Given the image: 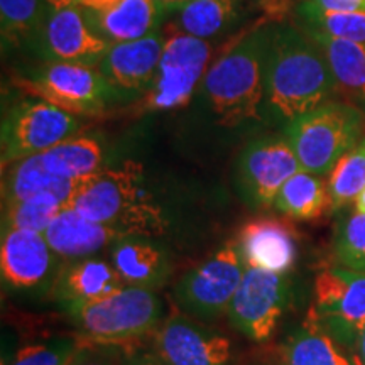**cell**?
Segmentation results:
<instances>
[{"label": "cell", "mask_w": 365, "mask_h": 365, "mask_svg": "<svg viewBox=\"0 0 365 365\" xmlns=\"http://www.w3.org/2000/svg\"><path fill=\"white\" fill-rule=\"evenodd\" d=\"M336 83L318 44L301 27L269 26L262 118L284 127L330 102Z\"/></svg>", "instance_id": "cell-1"}, {"label": "cell", "mask_w": 365, "mask_h": 365, "mask_svg": "<svg viewBox=\"0 0 365 365\" xmlns=\"http://www.w3.org/2000/svg\"><path fill=\"white\" fill-rule=\"evenodd\" d=\"M143 166L125 161L81 178L70 207L81 217L124 235H158L168 227L161 208L144 190Z\"/></svg>", "instance_id": "cell-2"}, {"label": "cell", "mask_w": 365, "mask_h": 365, "mask_svg": "<svg viewBox=\"0 0 365 365\" xmlns=\"http://www.w3.org/2000/svg\"><path fill=\"white\" fill-rule=\"evenodd\" d=\"M269 26L245 34L213 63L202 81L208 108L222 125L264 120V68Z\"/></svg>", "instance_id": "cell-3"}, {"label": "cell", "mask_w": 365, "mask_h": 365, "mask_svg": "<svg viewBox=\"0 0 365 365\" xmlns=\"http://www.w3.org/2000/svg\"><path fill=\"white\" fill-rule=\"evenodd\" d=\"M365 112L349 102L319 105L284 127V139L301 164V170L325 176L360 143Z\"/></svg>", "instance_id": "cell-4"}, {"label": "cell", "mask_w": 365, "mask_h": 365, "mask_svg": "<svg viewBox=\"0 0 365 365\" xmlns=\"http://www.w3.org/2000/svg\"><path fill=\"white\" fill-rule=\"evenodd\" d=\"M65 309L90 341L117 345L153 331L163 303L153 289L124 286L102 299L66 304Z\"/></svg>", "instance_id": "cell-5"}, {"label": "cell", "mask_w": 365, "mask_h": 365, "mask_svg": "<svg viewBox=\"0 0 365 365\" xmlns=\"http://www.w3.org/2000/svg\"><path fill=\"white\" fill-rule=\"evenodd\" d=\"M307 318L355 354L365 330V272L344 266L319 271Z\"/></svg>", "instance_id": "cell-6"}, {"label": "cell", "mask_w": 365, "mask_h": 365, "mask_svg": "<svg viewBox=\"0 0 365 365\" xmlns=\"http://www.w3.org/2000/svg\"><path fill=\"white\" fill-rule=\"evenodd\" d=\"M16 85L27 97L41 98L75 115H98L115 100L97 68L81 63L44 61L31 75L16 80Z\"/></svg>", "instance_id": "cell-7"}, {"label": "cell", "mask_w": 365, "mask_h": 365, "mask_svg": "<svg viewBox=\"0 0 365 365\" xmlns=\"http://www.w3.org/2000/svg\"><path fill=\"white\" fill-rule=\"evenodd\" d=\"M80 127L75 113L36 97L19 100L2 120V168L65 143Z\"/></svg>", "instance_id": "cell-8"}, {"label": "cell", "mask_w": 365, "mask_h": 365, "mask_svg": "<svg viewBox=\"0 0 365 365\" xmlns=\"http://www.w3.org/2000/svg\"><path fill=\"white\" fill-rule=\"evenodd\" d=\"M210 56L212 44L208 41L185 33L166 38L156 80L143 97L140 110H175L188 103L207 75Z\"/></svg>", "instance_id": "cell-9"}, {"label": "cell", "mask_w": 365, "mask_h": 365, "mask_svg": "<svg viewBox=\"0 0 365 365\" xmlns=\"http://www.w3.org/2000/svg\"><path fill=\"white\" fill-rule=\"evenodd\" d=\"M245 272L237 244H227L212 257L190 269L175 287L181 308L203 319L218 318L228 312Z\"/></svg>", "instance_id": "cell-10"}, {"label": "cell", "mask_w": 365, "mask_h": 365, "mask_svg": "<svg viewBox=\"0 0 365 365\" xmlns=\"http://www.w3.org/2000/svg\"><path fill=\"white\" fill-rule=\"evenodd\" d=\"M289 298L282 274L245 267L239 289L228 307V318L240 333L257 344L269 340L281 322Z\"/></svg>", "instance_id": "cell-11"}, {"label": "cell", "mask_w": 365, "mask_h": 365, "mask_svg": "<svg viewBox=\"0 0 365 365\" xmlns=\"http://www.w3.org/2000/svg\"><path fill=\"white\" fill-rule=\"evenodd\" d=\"M301 171L284 137H262L249 143L237 159V186L250 207L269 208L282 185Z\"/></svg>", "instance_id": "cell-12"}, {"label": "cell", "mask_w": 365, "mask_h": 365, "mask_svg": "<svg viewBox=\"0 0 365 365\" xmlns=\"http://www.w3.org/2000/svg\"><path fill=\"white\" fill-rule=\"evenodd\" d=\"M112 43L91 26L83 7L49 9L34 43V53L43 61L81 63L97 66Z\"/></svg>", "instance_id": "cell-13"}, {"label": "cell", "mask_w": 365, "mask_h": 365, "mask_svg": "<svg viewBox=\"0 0 365 365\" xmlns=\"http://www.w3.org/2000/svg\"><path fill=\"white\" fill-rule=\"evenodd\" d=\"M166 38L161 31L145 38L112 43L97 70L110 86L113 97H144L156 80Z\"/></svg>", "instance_id": "cell-14"}, {"label": "cell", "mask_w": 365, "mask_h": 365, "mask_svg": "<svg viewBox=\"0 0 365 365\" xmlns=\"http://www.w3.org/2000/svg\"><path fill=\"white\" fill-rule=\"evenodd\" d=\"M58 255L44 234L4 228L0 245V271L4 284L17 291L39 289L56 281Z\"/></svg>", "instance_id": "cell-15"}, {"label": "cell", "mask_w": 365, "mask_h": 365, "mask_svg": "<svg viewBox=\"0 0 365 365\" xmlns=\"http://www.w3.org/2000/svg\"><path fill=\"white\" fill-rule=\"evenodd\" d=\"M158 357L166 365H228L230 341L220 333L173 317L154 335Z\"/></svg>", "instance_id": "cell-16"}, {"label": "cell", "mask_w": 365, "mask_h": 365, "mask_svg": "<svg viewBox=\"0 0 365 365\" xmlns=\"http://www.w3.org/2000/svg\"><path fill=\"white\" fill-rule=\"evenodd\" d=\"M237 247L245 267L287 274L298 261L294 228L277 218H257L242 227Z\"/></svg>", "instance_id": "cell-17"}, {"label": "cell", "mask_w": 365, "mask_h": 365, "mask_svg": "<svg viewBox=\"0 0 365 365\" xmlns=\"http://www.w3.org/2000/svg\"><path fill=\"white\" fill-rule=\"evenodd\" d=\"M44 237L59 259L73 262L93 257L125 235L115 228L81 217L73 208H63L44 232Z\"/></svg>", "instance_id": "cell-18"}, {"label": "cell", "mask_w": 365, "mask_h": 365, "mask_svg": "<svg viewBox=\"0 0 365 365\" xmlns=\"http://www.w3.org/2000/svg\"><path fill=\"white\" fill-rule=\"evenodd\" d=\"M2 202L4 205L38 196H53L63 207H70L81 180H66L44 170L39 154L21 159L2 168Z\"/></svg>", "instance_id": "cell-19"}, {"label": "cell", "mask_w": 365, "mask_h": 365, "mask_svg": "<svg viewBox=\"0 0 365 365\" xmlns=\"http://www.w3.org/2000/svg\"><path fill=\"white\" fill-rule=\"evenodd\" d=\"M110 264L125 286L156 289L171 267L168 255L144 235H125L110 247Z\"/></svg>", "instance_id": "cell-20"}, {"label": "cell", "mask_w": 365, "mask_h": 365, "mask_svg": "<svg viewBox=\"0 0 365 365\" xmlns=\"http://www.w3.org/2000/svg\"><path fill=\"white\" fill-rule=\"evenodd\" d=\"M301 29L322 49L336 83V90L344 91L349 103L365 112V44L333 38L322 31Z\"/></svg>", "instance_id": "cell-21"}, {"label": "cell", "mask_w": 365, "mask_h": 365, "mask_svg": "<svg viewBox=\"0 0 365 365\" xmlns=\"http://www.w3.org/2000/svg\"><path fill=\"white\" fill-rule=\"evenodd\" d=\"M53 286L56 298L66 307L102 299L125 284L110 262L88 257L73 261L61 269Z\"/></svg>", "instance_id": "cell-22"}, {"label": "cell", "mask_w": 365, "mask_h": 365, "mask_svg": "<svg viewBox=\"0 0 365 365\" xmlns=\"http://www.w3.org/2000/svg\"><path fill=\"white\" fill-rule=\"evenodd\" d=\"M281 360L282 365H360L357 355L308 318L289 333L282 345Z\"/></svg>", "instance_id": "cell-23"}, {"label": "cell", "mask_w": 365, "mask_h": 365, "mask_svg": "<svg viewBox=\"0 0 365 365\" xmlns=\"http://www.w3.org/2000/svg\"><path fill=\"white\" fill-rule=\"evenodd\" d=\"M272 207L291 220L309 222L330 208V196L322 176L301 170L282 185Z\"/></svg>", "instance_id": "cell-24"}, {"label": "cell", "mask_w": 365, "mask_h": 365, "mask_svg": "<svg viewBox=\"0 0 365 365\" xmlns=\"http://www.w3.org/2000/svg\"><path fill=\"white\" fill-rule=\"evenodd\" d=\"M44 170L66 180H81L100 170L103 150L93 137H71L41 153Z\"/></svg>", "instance_id": "cell-25"}, {"label": "cell", "mask_w": 365, "mask_h": 365, "mask_svg": "<svg viewBox=\"0 0 365 365\" xmlns=\"http://www.w3.org/2000/svg\"><path fill=\"white\" fill-rule=\"evenodd\" d=\"M239 16V0H191L178 11L180 33L208 41L222 34Z\"/></svg>", "instance_id": "cell-26"}, {"label": "cell", "mask_w": 365, "mask_h": 365, "mask_svg": "<svg viewBox=\"0 0 365 365\" xmlns=\"http://www.w3.org/2000/svg\"><path fill=\"white\" fill-rule=\"evenodd\" d=\"M48 11L46 0H0L4 44L34 46Z\"/></svg>", "instance_id": "cell-27"}, {"label": "cell", "mask_w": 365, "mask_h": 365, "mask_svg": "<svg viewBox=\"0 0 365 365\" xmlns=\"http://www.w3.org/2000/svg\"><path fill=\"white\" fill-rule=\"evenodd\" d=\"M327 188L330 210L345 208L355 202L360 191L365 188V137L336 163Z\"/></svg>", "instance_id": "cell-28"}, {"label": "cell", "mask_w": 365, "mask_h": 365, "mask_svg": "<svg viewBox=\"0 0 365 365\" xmlns=\"http://www.w3.org/2000/svg\"><path fill=\"white\" fill-rule=\"evenodd\" d=\"M298 17L301 19V27L365 44V12L325 11L314 6L312 0H304L298 7Z\"/></svg>", "instance_id": "cell-29"}, {"label": "cell", "mask_w": 365, "mask_h": 365, "mask_svg": "<svg viewBox=\"0 0 365 365\" xmlns=\"http://www.w3.org/2000/svg\"><path fill=\"white\" fill-rule=\"evenodd\" d=\"M65 208L53 196H38V198L24 200L4 205L2 230L4 228H17V230H31L44 234L58 213Z\"/></svg>", "instance_id": "cell-30"}, {"label": "cell", "mask_w": 365, "mask_h": 365, "mask_svg": "<svg viewBox=\"0 0 365 365\" xmlns=\"http://www.w3.org/2000/svg\"><path fill=\"white\" fill-rule=\"evenodd\" d=\"M333 252L340 266L365 272V213L350 215L336 228Z\"/></svg>", "instance_id": "cell-31"}, {"label": "cell", "mask_w": 365, "mask_h": 365, "mask_svg": "<svg viewBox=\"0 0 365 365\" xmlns=\"http://www.w3.org/2000/svg\"><path fill=\"white\" fill-rule=\"evenodd\" d=\"M78 346V341L71 339L29 345L14 355L7 365H70Z\"/></svg>", "instance_id": "cell-32"}, {"label": "cell", "mask_w": 365, "mask_h": 365, "mask_svg": "<svg viewBox=\"0 0 365 365\" xmlns=\"http://www.w3.org/2000/svg\"><path fill=\"white\" fill-rule=\"evenodd\" d=\"M107 345H80L73 355L70 365H120L115 360V354L107 352Z\"/></svg>", "instance_id": "cell-33"}, {"label": "cell", "mask_w": 365, "mask_h": 365, "mask_svg": "<svg viewBox=\"0 0 365 365\" xmlns=\"http://www.w3.org/2000/svg\"><path fill=\"white\" fill-rule=\"evenodd\" d=\"M312 2L325 11L365 12V0H312Z\"/></svg>", "instance_id": "cell-34"}, {"label": "cell", "mask_w": 365, "mask_h": 365, "mask_svg": "<svg viewBox=\"0 0 365 365\" xmlns=\"http://www.w3.org/2000/svg\"><path fill=\"white\" fill-rule=\"evenodd\" d=\"M120 2H124V0H78V6L83 7L85 12L90 16H98V14H105L115 9Z\"/></svg>", "instance_id": "cell-35"}, {"label": "cell", "mask_w": 365, "mask_h": 365, "mask_svg": "<svg viewBox=\"0 0 365 365\" xmlns=\"http://www.w3.org/2000/svg\"><path fill=\"white\" fill-rule=\"evenodd\" d=\"M120 365H166L164 362L148 357V355H129V357L122 359Z\"/></svg>", "instance_id": "cell-36"}, {"label": "cell", "mask_w": 365, "mask_h": 365, "mask_svg": "<svg viewBox=\"0 0 365 365\" xmlns=\"http://www.w3.org/2000/svg\"><path fill=\"white\" fill-rule=\"evenodd\" d=\"M159 4H161L163 9L166 12H175V11H180L186 6V4H190L191 0H158Z\"/></svg>", "instance_id": "cell-37"}, {"label": "cell", "mask_w": 365, "mask_h": 365, "mask_svg": "<svg viewBox=\"0 0 365 365\" xmlns=\"http://www.w3.org/2000/svg\"><path fill=\"white\" fill-rule=\"evenodd\" d=\"M46 4H48V7L53 9V11H59V9L76 6L78 0H46Z\"/></svg>", "instance_id": "cell-38"}, {"label": "cell", "mask_w": 365, "mask_h": 365, "mask_svg": "<svg viewBox=\"0 0 365 365\" xmlns=\"http://www.w3.org/2000/svg\"><path fill=\"white\" fill-rule=\"evenodd\" d=\"M355 355H357L360 365H365V330L360 335L359 344H357V350H355Z\"/></svg>", "instance_id": "cell-39"}, {"label": "cell", "mask_w": 365, "mask_h": 365, "mask_svg": "<svg viewBox=\"0 0 365 365\" xmlns=\"http://www.w3.org/2000/svg\"><path fill=\"white\" fill-rule=\"evenodd\" d=\"M355 212L365 213V188L360 191V195L355 198Z\"/></svg>", "instance_id": "cell-40"}]
</instances>
